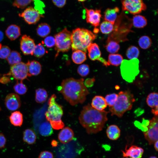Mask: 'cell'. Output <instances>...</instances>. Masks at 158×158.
<instances>
[{"instance_id": "1", "label": "cell", "mask_w": 158, "mask_h": 158, "mask_svg": "<svg viewBox=\"0 0 158 158\" xmlns=\"http://www.w3.org/2000/svg\"><path fill=\"white\" fill-rule=\"evenodd\" d=\"M84 79H75L72 78L63 80L58 91L64 99L72 106L82 104L86 99L89 91L84 83Z\"/></svg>"}, {"instance_id": "2", "label": "cell", "mask_w": 158, "mask_h": 158, "mask_svg": "<svg viewBox=\"0 0 158 158\" xmlns=\"http://www.w3.org/2000/svg\"><path fill=\"white\" fill-rule=\"evenodd\" d=\"M110 112L98 111L88 104L84 106L79 117V122L88 134L96 133L101 131L108 120Z\"/></svg>"}, {"instance_id": "3", "label": "cell", "mask_w": 158, "mask_h": 158, "mask_svg": "<svg viewBox=\"0 0 158 158\" xmlns=\"http://www.w3.org/2000/svg\"><path fill=\"white\" fill-rule=\"evenodd\" d=\"M96 37L95 34L87 29L78 28L73 30L71 36L72 50H80L86 53L88 47Z\"/></svg>"}, {"instance_id": "4", "label": "cell", "mask_w": 158, "mask_h": 158, "mask_svg": "<svg viewBox=\"0 0 158 158\" xmlns=\"http://www.w3.org/2000/svg\"><path fill=\"white\" fill-rule=\"evenodd\" d=\"M118 95L116 101L109 110L111 116L116 115L120 118L125 112L131 109L135 99L129 90L120 91Z\"/></svg>"}, {"instance_id": "5", "label": "cell", "mask_w": 158, "mask_h": 158, "mask_svg": "<svg viewBox=\"0 0 158 158\" xmlns=\"http://www.w3.org/2000/svg\"><path fill=\"white\" fill-rule=\"evenodd\" d=\"M139 61L137 58L130 60L124 59L120 66L123 78L129 82H132L139 73Z\"/></svg>"}, {"instance_id": "6", "label": "cell", "mask_w": 158, "mask_h": 158, "mask_svg": "<svg viewBox=\"0 0 158 158\" xmlns=\"http://www.w3.org/2000/svg\"><path fill=\"white\" fill-rule=\"evenodd\" d=\"M56 95H51L48 100L49 106L47 111L45 114L46 118L50 124L62 121L61 118L63 114V107L56 101Z\"/></svg>"}, {"instance_id": "7", "label": "cell", "mask_w": 158, "mask_h": 158, "mask_svg": "<svg viewBox=\"0 0 158 158\" xmlns=\"http://www.w3.org/2000/svg\"><path fill=\"white\" fill-rule=\"evenodd\" d=\"M71 32L66 28H65L55 35V49L56 51L55 58L58 56L59 52L67 51L71 48Z\"/></svg>"}, {"instance_id": "8", "label": "cell", "mask_w": 158, "mask_h": 158, "mask_svg": "<svg viewBox=\"0 0 158 158\" xmlns=\"http://www.w3.org/2000/svg\"><path fill=\"white\" fill-rule=\"evenodd\" d=\"M123 11L135 15L140 13L147 8L143 0H121Z\"/></svg>"}, {"instance_id": "9", "label": "cell", "mask_w": 158, "mask_h": 158, "mask_svg": "<svg viewBox=\"0 0 158 158\" xmlns=\"http://www.w3.org/2000/svg\"><path fill=\"white\" fill-rule=\"evenodd\" d=\"M5 75H12L17 80H23L29 76L28 68L26 63L20 62L11 66L9 72Z\"/></svg>"}, {"instance_id": "10", "label": "cell", "mask_w": 158, "mask_h": 158, "mask_svg": "<svg viewBox=\"0 0 158 158\" xmlns=\"http://www.w3.org/2000/svg\"><path fill=\"white\" fill-rule=\"evenodd\" d=\"M147 128V130L143 132L144 134L149 145H151L158 140V116H155L149 121Z\"/></svg>"}, {"instance_id": "11", "label": "cell", "mask_w": 158, "mask_h": 158, "mask_svg": "<svg viewBox=\"0 0 158 158\" xmlns=\"http://www.w3.org/2000/svg\"><path fill=\"white\" fill-rule=\"evenodd\" d=\"M19 16L23 18L25 22L29 24H35L40 20V18L43 17L37 11L32 7L26 8Z\"/></svg>"}, {"instance_id": "12", "label": "cell", "mask_w": 158, "mask_h": 158, "mask_svg": "<svg viewBox=\"0 0 158 158\" xmlns=\"http://www.w3.org/2000/svg\"><path fill=\"white\" fill-rule=\"evenodd\" d=\"M35 45L34 41L29 36L24 35L20 40V48L25 55H33Z\"/></svg>"}, {"instance_id": "13", "label": "cell", "mask_w": 158, "mask_h": 158, "mask_svg": "<svg viewBox=\"0 0 158 158\" xmlns=\"http://www.w3.org/2000/svg\"><path fill=\"white\" fill-rule=\"evenodd\" d=\"M85 8L87 22L90 24L95 27H98L99 25L102 17L101 10L88 9L86 8Z\"/></svg>"}, {"instance_id": "14", "label": "cell", "mask_w": 158, "mask_h": 158, "mask_svg": "<svg viewBox=\"0 0 158 158\" xmlns=\"http://www.w3.org/2000/svg\"><path fill=\"white\" fill-rule=\"evenodd\" d=\"M87 50L88 52V56L91 60H98L106 67L109 66L107 62L101 57L100 51L99 46L96 43H91L88 47Z\"/></svg>"}, {"instance_id": "15", "label": "cell", "mask_w": 158, "mask_h": 158, "mask_svg": "<svg viewBox=\"0 0 158 158\" xmlns=\"http://www.w3.org/2000/svg\"><path fill=\"white\" fill-rule=\"evenodd\" d=\"M5 104L7 109L10 111H15L18 109L21 104L19 96L14 93L8 94L6 97Z\"/></svg>"}, {"instance_id": "16", "label": "cell", "mask_w": 158, "mask_h": 158, "mask_svg": "<svg viewBox=\"0 0 158 158\" xmlns=\"http://www.w3.org/2000/svg\"><path fill=\"white\" fill-rule=\"evenodd\" d=\"M125 158H141L144 152L143 149L135 145H132L124 151H122Z\"/></svg>"}, {"instance_id": "17", "label": "cell", "mask_w": 158, "mask_h": 158, "mask_svg": "<svg viewBox=\"0 0 158 158\" xmlns=\"http://www.w3.org/2000/svg\"><path fill=\"white\" fill-rule=\"evenodd\" d=\"M74 132L70 128H63L58 134V138L63 144L67 143L72 140L74 137Z\"/></svg>"}, {"instance_id": "18", "label": "cell", "mask_w": 158, "mask_h": 158, "mask_svg": "<svg viewBox=\"0 0 158 158\" xmlns=\"http://www.w3.org/2000/svg\"><path fill=\"white\" fill-rule=\"evenodd\" d=\"M119 11V9L117 7L107 8L104 13V20L114 25L117 18V13Z\"/></svg>"}, {"instance_id": "19", "label": "cell", "mask_w": 158, "mask_h": 158, "mask_svg": "<svg viewBox=\"0 0 158 158\" xmlns=\"http://www.w3.org/2000/svg\"><path fill=\"white\" fill-rule=\"evenodd\" d=\"M26 64L29 77L32 75H37L41 72L42 66L39 62L35 61H29Z\"/></svg>"}, {"instance_id": "20", "label": "cell", "mask_w": 158, "mask_h": 158, "mask_svg": "<svg viewBox=\"0 0 158 158\" xmlns=\"http://www.w3.org/2000/svg\"><path fill=\"white\" fill-rule=\"evenodd\" d=\"M5 34L6 36L11 40H15L21 35L20 28L16 25H10L6 29Z\"/></svg>"}, {"instance_id": "21", "label": "cell", "mask_w": 158, "mask_h": 158, "mask_svg": "<svg viewBox=\"0 0 158 158\" xmlns=\"http://www.w3.org/2000/svg\"><path fill=\"white\" fill-rule=\"evenodd\" d=\"M91 105L93 108L99 111L104 110L107 106L105 98L99 95L95 96L93 98Z\"/></svg>"}, {"instance_id": "22", "label": "cell", "mask_w": 158, "mask_h": 158, "mask_svg": "<svg viewBox=\"0 0 158 158\" xmlns=\"http://www.w3.org/2000/svg\"><path fill=\"white\" fill-rule=\"evenodd\" d=\"M121 131L119 127L116 125H111L107 128L106 133L108 138L111 140L118 139L120 135Z\"/></svg>"}, {"instance_id": "23", "label": "cell", "mask_w": 158, "mask_h": 158, "mask_svg": "<svg viewBox=\"0 0 158 158\" xmlns=\"http://www.w3.org/2000/svg\"><path fill=\"white\" fill-rule=\"evenodd\" d=\"M11 123L16 126H20L23 122L22 114L19 111H16L12 112L9 116Z\"/></svg>"}, {"instance_id": "24", "label": "cell", "mask_w": 158, "mask_h": 158, "mask_svg": "<svg viewBox=\"0 0 158 158\" xmlns=\"http://www.w3.org/2000/svg\"><path fill=\"white\" fill-rule=\"evenodd\" d=\"M37 137L35 132L30 129H27L23 132V140L28 144H34L36 141Z\"/></svg>"}, {"instance_id": "25", "label": "cell", "mask_w": 158, "mask_h": 158, "mask_svg": "<svg viewBox=\"0 0 158 158\" xmlns=\"http://www.w3.org/2000/svg\"><path fill=\"white\" fill-rule=\"evenodd\" d=\"M132 22L135 27L142 28L147 25V19L144 16L137 14L133 16Z\"/></svg>"}, {"instance_id": "26", "label": "cell", "mask_w": 158, "mask_h": 158, "mask_svg": "<svg viewBox=\"0 0 158 158\" xmlns=\"http://www.w3.org/2000/svg\"><path fill=\"white\" fill-rule=\"evenodd\" d=\"M39 132L42 136L47 137L53 133V130L49 122L45 121L42 123L39 126Z\"/></svg>"}, {"instance_id": "27", "label": "cell", "mask_w": 158, "mask_h": 158, "mask_svg": "<svg viewBox=\"0 0 158 158\" xmlns=\"http://www.w3.org/2000/svg\"><path fill=\"white\" fill-rule=\"evenodd\" d=\"M73 61L77 64H80L86 59V53L80 50L73 51L72 55Z\"/></svg>"}, {"instance_id": "28", "label": "cell", "mask_w": 158, "mask_h": 158, "mask_svg": "<svg viewBox=\"0 0 158 158\" xmlns=\"http://www.w3.org/2000/svg\"><path fill=\"white\" fill-rule=\"evenodd\" d=\"M37 33L40 36L44 37H46L50 32L51 28L47 24L42 23L40 24L36 29Z\"/></svg>"}, {"instance_id": "29", "label": "cell", "mask_w": 158, "mask_h": 158, "mask_svg": "<svg viewBox=\"0 0 158 158\" xmlns=\"http://www.w3.org/2000/svg\"><path fill=\"white\" fill-rule=\"evenodd\" d=\"M123 60V57L121 54H110L109 55L107 62L109 66H118L121 64Z\"/></svg>"}, {"instance_id": "30", "label": "cell", "mask_w": 158, "mask_h": 158, "mask_svg": "<svg viewBox=\"0 0 158 158\" xmlns=\"http://www.w3.org/2000/svg\"><path fill=\"white\" fill-rule=\"evenodd\" d=\"M48 94L46 90L39 88L35 90V100L37 103H42L47 100Z\"/></svg>"}, {"instance_id": "31", "label": "cell", "mask_w": 158, "mask_h": 158, "mask_svg": "<svg viewBox=\"0 0 158 158\" xmlns=\"http://www.w3.org/2000/svg\"><path fill=\"white\" fill-rule=\"evenodd\" d=\"M6 59L8 63L12 66L20 62L21 58L20 54L18 52L13 51L11 52Z\"/></svg>"}, {"instance_id": "32", "label": "cell", "mask_w": 158, "mask_h": 158, "mask_svg": "<svg viewBox=\"0 0 158 158\" xmlns=\"http://www.w3.org/2000/svg\"><path fill=\"white\" fill-rule=\"evenodd\" d=\"M146 102L148 105L152 108L158 107V95L157 92L150 93L146 98Z\"/></svg>"}, {"instance_id": "33", "label": "cell", "mask_w": 158, "mask_h": 158, "mask_svg": "<svg viewBox=\"0 0 158 158\" xmlns=\"http://www.w3.org/2000/svg\"><path fill=\"white\" fill-rule=\"evenodd\" d=\"M107 42L105 47L108 52L114 54L118 51L120 47L118 42L113 40L108 41Z\"/></svg>"}, {"instance_id": "34", "label": "cell", "mask_w": 158, "mask_h": 158, "mask_svg": "<svg viewBox=\"0 0 158 158\" xmlns=\"http://www.w3.org/2000/svg\"><path fill=\"white\" fill-rule=\"evenodd\" d=\"M114 28V24L106 21L102 22L100 26V30L104 34H110L113 31Z\"/></svg>"}, {"instance_id": "35", "label": "cell", "mask_w": 158, "mask_h": 158, "mask_svg": "<svg viewBox=\"0 0 158 158\" xmlns=\"http://www.w3.org/2000/svg\"><path fill=\"white\" fill-rule=\"evenodd\" d=\"M140 54L138 48L135 46H131L127 49L126 55L127 57L129 59L137 58Z\"/></svg>"}, {"instance_id": "36", "label": "cell", "mask_w": 158, "mask_h": 158, "mask_svg": "<svg viewBox=\"0 0 158 158\" xmlns=\"http://www.w3.org/2000/svg\"><path fill=\"white\" fill-rule=\"evenodd\" d=\"M138 44L142 49H147L151 45L152 40L148 36L144 35L140 37L138 41Z\"/></svg>"}, {"instance_id": "37", "label": "cell", "mask_w": 158, "mask_h": 158, "mask_svg": "<svg viewBox=\"0 0 158 158\" xmlns=\"http://www.w3.org/2000/svg\"><path fill=\"white\" fill-rule=\"evenodd\" d=\"M13 87L15 92L20 95L25 94L28 90L27 87L23 84L22 80H20V82L17 80Z\"/></svg>"}, {"instance_id": "38", "label": "cell", "mask_w": 158, "mask_h": 158, "mask_svg": "<svg viewBox=\"0 0 158 158\" xmlns=\"http://www.w3.org/2000/svg\"><path fill=\"white\" fill-rule=\"evenodd\" d=\"M46 51L43 46L40 43L35 45L33 51L34 55L37 58H40L46 53Z\"/></svg>"}, {"instance_id": "39", "label": "cell", "mask_w": 158, "mask_h": 158, "mask_svg": "<svg viewBox=\"0 0 158 158\" xmlns=\"http://www.w3.org/2000/svg\"><path fill=\"white\" fill-rule=\"evenodd\" d=\"M118 96V95L115 93L106 95L104 98L107 105L110 107H112L116 101Z\"/></svg>"}, {"instance_id": "40", "label": "cell", "mask_w": 158, "mask_h": 158, "mask_svg": "<svg viewBox=\"0 0 158 158\" xmlns=\"http://www.w3.org/2000/svg\"><path fill=\"white\" fill-rule=\"evenodd\" d=\"M77 72L82 77L86 76L90 73L89 66L86 64H83L80 65L78 68Z\"/></svg>"}, {"instance_id": "41", "label": "cell", "mask_w": 158, "mask_h": 158, "mask_svg": "<svg viewBox=\"0 0 158 158\" xmlns=\"http://www.w3.org/2000/svg\"><path fill=\"white\" fill-rule=\"evenodd\" d=\"M33 0H14L13 6L21 9H23L28 5Z\"/></svg>"}, {"instance_id": "42", "label": "cell", "mask_w": 158, "mask_h": 158, "mask_svg": "<svg viewBox=\"0 0 158 158\" xmlns=\"http://www.w3.org/2000/svg\"><path fill=\"white\" fill-rule=\"evenodd\" d=\"M11 52V49L8 46H1L0 49V58L3 59H6Z\"/></svg>"}, {"instance_id": "43", "label": "cell", "mask_w": 158, "mask_h": 158, "mask_svg": "<svg viewBox=\"0 0 158 158\" xmlns=\"http://www.w3.org/2000/svg\"><path fill=\"white\" fill-rule=\"evenodd\" d=\"M34 1L35 9L37 11L41 14L44 13L43 8L45 5L40 0H33Z\"/></svg>"}, {"instance_id": "44", "label": "cell", "mask_w": 158, "mask_h": 158, "mask_svg": "<svg viewBox=\"0 0 158 158\" xmlns=\"http://www.w3.org/2000/svg\"><path fill=\"white\" fill-rule=\"evenodd\" d=\"M43 44H44L47 47L51 48L55 44V38L52 36L47 37L43 41Z\"/></svg>"}, {"instance_id": "45", "label": "cell", "mask_w": 158, "mask_h": 158, "mask_svg": "<svg viewBox=\"0 0 158 158\" xmlns=\"http://www.w3.org/2000/svg\"><path fill=\"white\" fill-rule=\"evenodd\" d=\"M38 158H54L53 154L47 151L42 152L39 154Z\"/></svg>"}, {"instance_id": "46", "label": "cell", "mask_w": 158, "mask_h": 158, "mask_svg": "<svg viewBox=\"0 0 158 158\" xmlns=\"http://www.w3.org/2000/svg\"><path fill=\"white\" fill-rule=\"evenodd\" d=\"M53 4L58 7L61 8L66 4V0H52Z\"/></svg>"}, {"instance_id": "47", "label": "cell", "mask_w": 158, "mask_h": 158, "mask_svg": "<svg viewBox=\"0 0 158 158\" xmlns=\"http://www.w3.org/2000/svg\"><path fill=\"white\" fill-rule=\"evenodd\" d=\"M6 142V139L4 135L0 133V149L4 147Z\"/></svg>"}, {"instance_id": "48", "label": "cell", "mask_w": 158, "mask_h": 158, "mask_svg": "<svg viewBox=\"0 0 158 158\" xmlns=\"http://www.w3.org/2000/svg\"><path fill=\"white\" fill-rule=\"evenodd\" d=\"M94 78H87L85 81L84 84L86 87H91L93 85L94 82L95 81Z\"/></svg>"}, {"instance_id": "49", "label": "cell", "mask_w": 158, "mask_h": 158, "mask_svg": "<svg viewBox=\"0 0 158 158\" xmlns=\"http://www.w3.org/2000/svg\"><path fill=\"white\" fill-rule=\"evenodd\" d=\"M8 76L4 74V76L0 79V83L4 84H6L9 82L10 80L8 77Z\"/></svg>"}, {"instance_id": "50", "label": "cell", "mask_w": 158, "mask_h": 158, "mask_svg": "<svg viewBox=\"0 0 158 158\" xmlns=\"http://www.w3.org/2000/svg\"><path fill=\"white\" fill-rule=\"evenodd\" d=\"M158 107L153 108L151 110L152 112L153 113L155 116H158Z\"/></svg>"}, {"instance_id": "51", "label": "cell", "mask_w": 158, "mask_h": 158, "mask_svg": "<svg viewBox=\"0 0 158 158\" xmlns=\"http://www.w3.org/2000/svg\"><path fill=\"white\" fill-rule=\"evenodd\" d=\"M154 148L155 150H156V151H158V140H157V141H156V142H155L154 143Z\"/></svg>"}, {"instance_id": "52", "label": "cell", "mask_w": 158, "mask_h": 158, "mask_svg": "<svg viewBox=\"0 0 158 158\" xmlns=\"http://www.w3.org/2000/svg\"><path fill=\"white\" fill-rule=\"evenodd\" d=\"M51 144L53 147L56 146L57 145V142L55 140H53L51 142Z\"/></svg>"}, {"instance_id": "53", "label": "cell", "mask_w": 158, "mask_h": 158, "mask_svg": "<svg viewBox=\"0 0 158 158\" xmlns=\"http://www.w3.org/2000/svg\"><path fill=\"white\" fill-rule=\"evenodd\" d=\"M3 33L0 30V42L3 40Z\"/></svg>"}, {"instance_id": "54", "label": "cell", "mask_w": 158, "mask_h": 158, "mask_svg": "<svg viewBox=\"0 0 158 158\" xmlns=\"http://www.w3.org/2000/svg\"><path fill=\"white\" fill-rule=\"evenodd\" d=\"M78 1L80 2H83L87 0H77Z\"/></svg>"}, {"instance_id": "55", "label": "cell", "mask_w": 158, "mask_h": 158, "mask_svg": "<svg viewBox=\"0 0 158 158\" xmlns=\"http://www.w3.org/2000/svg\"><path fill=\"white\" fill-rule=\"evenodd\" d=\"M149 158H157L156 157H155V156H151Z\"/></svg>"}, {"instance_id": "56", "label": "cell", "mask_w": 158, "mask_h": 158, "mask_svg": "<svg viewBox=\"0 0 158 158\" xmlns=\"http://www.w3.org/2000/svg\"><path fill=\"white\" fill-rule=\"evenodd\" d=\"M1 44H0V48H1Z\"/></svg>"}, {"instance_id": "57", "label": "cell", "mask_w": 158, "mask_h": 158, "mask_svg": "<svg viewBox=\"0 0 158 158\" xmlns=\"http://www.w3.org/2000/svg\"><path fill=\"white\" fill-rule=\"evenodd\" d=\"M1 109L0 107V111H1Z\"/></svg>"}, {"instance_id": "58", "label": "cell", "mask_w": 158, "mask_h": 158, "mask_svg": "<svg viewBox=\"0 0 158 158\" xmlns=\"http://www.w3.org/2000/svg\"></svg>"}]
</instances>
